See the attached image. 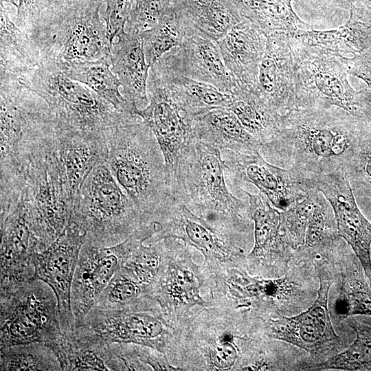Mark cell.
I'll return each instance as SVG.
<instances>
[{"label":"cell","instance_id":"cell-12","mask_svg":"<svg viewBox=\"0 0 371 371\" xmlns=\"http://www.w3.org/2000/svg\"><path fill=\"white\" fill-rule=\"evenodd\" d=\"M319 286L314 302L301 313L271 319L269 336L299 347L312 355H326L341 342L328 309V293L333 281L322 267L316 266Z\"/></svg>","mask_w":371,"mask_h":371},{"label":"cell","instance_id":"cell-2","mask_svg":"<svg viewBox=\"0 0 371 371\" xmlns=\"http://www.w3.org/2000/svg\"><path fill=\"white\" fill-rule=\"evenodd\" d=\"M137 115L106 134V164L150 223L160 222L175 201L164 157L153 133Z\"/></svg>","mask_w":371,"mask_h":371},{"label":"cell","instance_id":"cell-38","mask_svg":"<svg viewBox=\"0 0 371 371\" xmlns=\"http://www.w3.org/2000/svg\"><path fill=\"white\" fill-rule=\"evenodd\" d=\"M0 370H62L54 350L45 343L30 342L1 348Z\"/></svg>","mask_w":371,"mask_h":371},{"label":"cell","instance_id":"cell-42","mask_svg":"<svg viewBox=\"0 0 371 371\" xmlns=\"http://www.w3.org/2000/svg\"><path fill=\"white\" fill-rule=\"evenodd\" d=\"M337 236L333 209L319 191L308 220L304 245L302 248L314 247Z\"/></svg>","mask_w":371,"mask_h":371},{"label":"cell","instance_id":"cell-11","mask_svg":"<svg viewBox=\"0 0 371 371\" xmlns=\"http://www.w3.org/2000/svg\"><path fill=\"white\" fill-rule=\"evenodd\" d=\"M147 94L148 104L136 109L135 114L150 128L159 144L172 192L179 164L194 139V117L171 91L155 65L149 70Z\"/></svg>","mask_w":371,"mask_h":371},{"label":"cell","instance_id":"cell-44","mask_svg":"<svg viewBox=\"0 0 371 371\" xmlns=\"http://www.w3.org/2000/svg\"><path fill=\"white\" fill-rule=\"evenodd\" d=\"M175 5L176 0H135L127 29L140 33L148 30Z\"/></svg>","mask_w":371,"mask_h":371},{"label":"cell","instance_id":"cell-50","mask_svg":"<svg viewBox=\"0 0 371 371\" xmlns=\"http://www.w3.org/2000/svg\"><path fill=\"white\" fill-rule=\"evenodd\" d=\"M355 0H317L318 3L328 8H344L350 5Z\"/></svg>","mask_w":371,"mask_h":371},{"label":"cell","instance_id":"cell-5","mask_svg":"<svg viewBox=\"0 0 371 371\" xmlns=\"http://www.w3.org/2000/svg\"><path fill=\"white\" fill-rule=\"evenodd\" d=\"M225 170L221 151L194 137L179 164L172 195L206 221L240 229L251 217L249 205L229 191Z\"/></svg>","mask_w":371,"mask_h":371},{"label":"cell","instance_id":"cell-25","mask_svg":"<svg viewBox=\"0 0 371 371\" xmlns=\"http://www.w3.org/2000/svg\"><path fill=\"white\" fill-rule=\"evenodd\" d=\"M57 152L74 199L93 168L106 162V137L60 128L56 130Z\"/></svg>","mask_w":371,"mask_h":371},{"label":"cell","instance_id":"cell-7","mask_svg":"<svg viewBox=\"0 0 371 371\" xmlns=\"http://www.w3.org/2000/svg\"><path fill=\"white\" fill-rule=\"evenodd\" d=\"M56 130L34 151L21 172L20 197L41 251L63 232L69 222L74 205L57 152Z\"/></svg>","mask_w":371,"mask_h":371},{"label":"cell","instance_id":"cell-18","mask_svg":"<svg viewBox=\"0 0 371 371\" xmlns=\"http://www.w3.org/2000/svg\"><path fill=\"white\" fill-rule=\"evenodd\" d=\"M162 58L170 66L194 80L231 93L235 80L225 65L216 41L194 25L175 47Z\"/></svg>","mask_w":371,"mask_h":371},{"label":"cell","instance_id":"cell-20","mask_svg":"<svg viewBox=\"0 0 371 371\" xmlns=\"http://www.w3.org/2000/svg\"><path fill=\"white\" fill-rule=\"evenodd\" d=\"M290 36L285 32L266 36L259 65L258 87L268 104L283 116L295 109L294 72Z\"/></svg>","mask_w":371,"mask_h":371},{"label":"cell","instance_id":"cell-30","mask_svg":"<svg viewBox=\"0 0 371 371\" xmlns=\"http://www.w3.org/2000/svg\"><path fill=\"white\" fill-rule=\"evenodd\" d=\"M1 0V80H16L42 63L38 49L28 34L9 18Z\"/></svg>","mask_w":371,"mask_h":371},{"label":"cell","instance_id":"cell-28","mask_svg":"<svg viewBox=\"0 0 371 371\" xmlns=\"http://www.w3.org/2000/svg\"><path fill=\"white\" fill-rule=\"evenodd\" d=\"M227 109L238 118L247 131L261 145L278 134L282 116L267 102L258 85H243L236 82Z\"/></svg>","mask_w":371,"mask_h":371},{"label":"cell","instance_id":"cell-35","mask_svg":"<svg viewBox=\"0 0 371 371\" xmlns=\"http://www.w3.org/2000/svg\"><path fill=\"white\" fill-rule=\"evenodd\" d=\"M193 26L182 10L175 5L160 19L155 26L141 32L146 59L150 67L165 54L180 47Z\"/></svg>","mask_w":371,"mask_h":371},{"label":"cell","instance_id":"cell-6","mask_svg":"<svg viewBox=\"0 0 371 371\" xmlns=\"http://www.w3.org/2000/svg\"><path fill=\"white\" fill-rule=\"evenodd\" d=\"M17 81L46 102L62 129L106 135L134 115L117 111L87 86L67 77L53 61L42 62Z\"/></svg>","mask_w":371,"mask_h":371},{"label":"cell","instance_id":"cell-19","mask_svg":"<svg viewBox=\"0 0 371 371\" xmlns=\"http://www.w3.org/2000/svg\"><path fill=\"white\" fill-rule=\"evenodd\" d=\"M107 344L126 343L159 348L164 333L161 322L139 308L106 310L93 307L76 324Z\"/></svg>","mask_w":371,"mask_h":371},{"label":"cell","instance_id":"cell-4","mask_svg":"<svg viewBox=\"0 0 371 371\" xmlns=\"http://www.w3.org/2000/svg\"><path fill=\"white\" fill-rule=\"evenodd\" d=\"M103 0L54 1L25 32L42 62L96 60L109 57L112 45L101 21Z\"/></svg>","mask_w":371,"mask_h":371},{"label":"cell","instance_id":"cell-31","mask_svg":"<svg viewBox=\"0 0 371 371\" xmlns=\"http://www.w3.org/2000/svg\"><path fill=\"white\" fill-rule=\"evenodd\" d=\"M154 65L171 91L193 117L215 109H227L231 98L229 93L184 75L162 57Z\"/></svg>","mask_w":371,"mask_h":371},{"label":"cell","instance_id":"cell-14","mask_svg":"<svg viewBox=\"0 0 371 371\" xmlns=\"http://www.w3.org/2000/svg\"><path fill=\"white\" fill-rule=\"evenodd\" d=\"M86 234L71 221L58 238L47 249L32 256L34 280H40L54 291L63 332L73 330L76 321L71 303V291L80 249Z\"/></svg>","mask_w":371,"mask_h":371},{"label":"cell","instance_id":"cell-43","mask_svg":"<svg viewBox=\"0 0 371 371\" xmlns=\"http://www.w3.org/2000/svg\"><path fill=\"white\" fill-rule=\"evenodd\" d=\"M245 289L249 296L261 297L274 302H286L299 291L295 280L288 276L272 280L245 278Z\"/></svg>","mask_w":371,"mask_h":371},{"label":"cell","instance_id":"cell-32","mask_svg":"<svg viewBox=\"0 0 371 371\" xmlns=\"http://www.w3.org/2000/svg\"><path fill=\"white\" fill-rule=\"evenodd\" d=\"M240 14L266 36L274 32H285L291 38L302 30H313L301 20L292 8V0H230Z\"/></svg>","mask_w":371,"mask_h":371},{"label":"cell","instance_id":"cell-9","mask_svg":"<svg viewBox=\"0 0 371 371\" xmlns=\"http://www.w3.org/2000/svg\"><path fill=\"white\" fill-rule=\"evenodd\" d=\"M21 88L1 82V183L21 177L30 157L56 127L46 102Z\"/></svg>","mask_w":371,"mask_h":371},{"label":"cell","instance_id":"cell-52","mask_svg":"<svg viewBox=\"0 0 371 371\" xmlns=\"http://www.w3.org/2000/svg\"><path fill=\"white\" fill-rule=\"evenodd\" d=\"M371 1V0H370Z\"/></svg>","mask_w":371,"mask_h":371},{"label":"cell","instance_id":"cell-21","mask_svg":"<svg viewBox=\"0 0 371 371\" xmlns=\"http://www.w3.org/2000/svg\"><path fill=\"white\" fill-rule=\"evenodd\" d=\"M345 25L331 30H302L293 38L304 46L345 60L371 49V8L352 3Z\"/></svg>","mask_w":371,"mask_h":371},{"label":"cell","instance_id":"cell-45","mask_svg":"<svg viewBox=\"0 0 371 371\" xmlns=\"http://www.w3.org/2000/svg\"><path fill=\"white\" fill-rule=\"evenodd\" d=\"M106 3V10L101 17L104 21L106 35L113 45V41L124 32L132 12L135 0H103Z\"/></svg>","mask_w":371,"mask_h":371},{"label":"cell","instance_id":"cell-36","mask_svg":"<svg viewBox=\"0 0 371 371\" xmlns=\"http://www.w3.org/2000/svg\"><path fill=\"white\" fill-rule=\"evenodd\" d=\"M343 266L341 286L334 308L336 316L345 319L354 315L371 316V288L362 272V266L350 259Z\"/></svg>","mask_w":371,"mask_h":371},{"label":"cell","instance_id":"cell-8","mask_svg":"<svg viewBox=\"0 0 371 371\" xmlns=\"http://www.w3.org/2000/svg\"><path fill=\"white\" fill-rule=\"evenodd\" d=\"M292 49L295 109H342L363 120H371V93L356 91L349 83L341 60L290 38Z\"/></svg>","mask_w":371,"mask_h":371},{"label":"cell","instance_id":"cell-23","mask_svg":"<svg viewBox=\"0 0 371 371\" xmlns=\"http://www.w3.org/2000/svg\"><path fill=\"white\" fill-rule=\"evenodd\" d=\"M161 230L154 240L177 238L195 247L206 257L225 260L240 250L222 239L216 229L203 218L192 212L183 203L175 199L160 221Z\"/></svg>","mask_w":371,"mask_h":371},{"label":"cell","instance_id":"cell-13","mask_svg":"<svg viewBox=\"0 0 371 371\" xmlns=\"http://www.w3.org/2000/svg\"><path fill=\"white\" fill-rule=\"evenodd\" d=\"M144 239L133 236L117 245L102 247L85 242L73 279L71 303L76 324L94 307L116 271Z\"/></svg>","mask_w":371,"mask_h":371},{"label":"cell","instance_id":"cell-1","mask_svg":"<svg viewBox=\"0 0 371 371\" xmlns=\"http://www.w3.org/2000/svg\"><path fill=\"white\" fill-rule=\"evenodd\" d=\"M363 121L335 106L294 109L282 116L278 134L260 153L269 163L308 179L344 171Z\"/></svg>","mask_w":371,"mask_h":371},{"label":"cell","instance_id":"cell-49","mask_svg":"<svg viewBox=\"0 0 371 371\" xmlns=\"http://www.w3.org/2000/svg\"><path fill=\"white\" fill-rule=\"evenodd\" d=\"M192 274L188 271L177 273L170 287V293L172 297L181 300L187 299L188 293L186 291L192 284Z\"/></svg>","mask_w":371,"mask_h":371},{"label":"cell","instance_id":"cell-40","mask_svg":"<svg viewBox=\"0 0 371 371\" xmlns=\"http://www.w3.org/2000/svg\"><path fill=\"white\" fill-rule=\"evenodd\" d=\"M148 291V289L120 267L102 292L94 307L106 310L137 308L142 297Z\"/></svg>","mask_w":371,"mask_h":371},{"label":"cell","instance_id":"cell-41","mask_svg":"<svg viewBox=\"0 0 371 371\" xmlns=\"http://www.w3.org/2000/svg\"><path fill=\"white\" fill-rule=\"evenodd\" d=\"M319 192L315 187L313 188L281 212L280 232L284 243L291 250H297L304 245L308 220Z\"/></svg>","mask_w":371,"mask_h":371},{"label":"cell","instance_id":"cell-26","mask_svg":"<svg viewBox=\"0 0 371 371\" xmlns=\"http://www.w3.org/2000/svg\"><path fill=\"white\" fill-rule=\"evenodd\" d=\"M192 129L195 138L221 152L260 150L261 146L227 109H215L195 115Z\"/></svg>","mask_w":371,"mask_h":371},{"label":"cell","instance_id":"cell-22","mask_svg":"<svg viewBox=\"0 0 371 371\" xmlns=\"http://www.w3.org/2000/svg\"><path fill=\"white\" fill-rule=\"evenodd\" d=\"M216 42L235 82L243 85H258L259 65L267 43L260 30L244 18Z\"/></svg>","mask_w":371,"mask_h":371},{"label":"cell","instance_id":"cell-47","mask_svg":"<svg viewBox=\"0 0 371 371\" xmlns=\"http://www.w3.org/2000/svg\"><path fill=\"white\" fill-rule=\"evenodd\" d=\"M343 61L347 65L348 74L364 81L371 89V49Z\"/></svg>","mask_w":371,"mask_h":371},{"label":"cell","instance_id":"cell-16","mask_svg":"<svg viewBox=\"0 0 371 371\" xmlns=\"http://www.w3.org/2000/svg\"><path fill=\"white\" fill-rule=\"evenodd\" d=\"M310 180L330 204L338 236L352 248L371 286V223L360 211L346 173L338 170Z\"/></svg>","mask_w":371,"mask_h":371},{"label":"cell","instance_id":"cell-48","mask_svg":"<svg viewBox=\"0 0 371 371\" xmlns=\"http://www.w3.org/2000/svg\"><path fill=\"white\" fill-rule=\"evenodd\" d=\"M236 359L237 351L232 341H220L211 351L212 364L219 370L232 368Z\"/></svg>","mask_w":371,"mask_h":371},{"label":"cell","instance_id":"cell-37","mask_svg":"<svg viewBox=\"0 0 371 371\" xmlns=\"http://www.w3.org/2000/svg\"><path fill=\"white\" fill-rule=\"evenodd\" d=\"M355 333L353 343L341 352L313 364H304V370H371V326L356 319L348 321Z\"/></svg>","mask_w":371,"mask_h":371},{"label":"cell","instance_id":"cell-29","mask_svg":"<svg viewBox=\"0 0 371 371\" xmlns=\"http://www.w3.org/2000/svg\"><path fill=\"white\" fill-rule=\"evenodd\" d=\"M54 63L67 77L87 86L119 112L135 115L137 108L132 106L120 91L122 85L110 67L109 57Z\"/></svg>","mask_w":371,"mask_h":371},{"label":"cell","instance_id":"cell-10","mask_svg":"<svg viewBox=\"0 0 371 371\" xmlns=\"http://www.w3.org/2000/svg\"><path fill=\"white\" fill-rule=\"evenodd\" d=\"M0 348L42 342L49 346L63 333L56 295L40 280H32L0 297Z\"/></svg>","mask_w":371,"mask_h":371},{"label":"cell","instance_id":"cell-53","mask_svg":"<svg viewBox=\"0 0 371 371\" xmlns=\"http://www.w3.org/2000/svg\"></svg>","mask_w":371,"mask_h":371},{"label":"cell","instance_id":"cell-51","mask_svg":"<svg viewBox=\"0 0 371 371\" xmlns=\"http://www.w3.org/2000/svg\"><path fill=\"white\" fill-rule=\"evenodd\" d=\"M54 1H60V0H54Z\"/></svg>","mask_w":371,"mask_h":371},{"label":"cell","instance_id":"cell-34","mask_svg":"<svg viewBox=\"0 0 371 371\" xmlns=\"http://www.w3.org/2000/svg\"><path fill=\"white\" fill-rule=\"evenodd\" d=\"M193 25L214 41L244 19L230 0H176Z\"/></svg>","mask_w":371,"mask_h":371},{"label":"cell","instance_id":"cell-39","mask_svg":"<svg viewBox=\"0 0 371 371\" xmlns=\"http://www.w3.org/2000/svg\"><path fill=\"white\" fill-rule=\"evenodd\" d=\"M344 172L355 195L371 201V120H363L358 142Z\"/></svg>","mask_w":371,"mask_h":371},{"label":"cell","instance_id":"cell-15","mask_svg":"<svg viewBox=\"0 0 371 371\" xmlns=\"http://www.w3.org/2000/svg\"><path fill=\"white\" fill-rule=\"evenodd\" d=\"M221 153L225 170L238 181L256 186L278 210H286L314 188L307 178L293 169L269 163L260 150H223Z\"/></svg>","mask_w":371,"mask_h":371},{"label":"cell","instance_id":"cell-33","mask_svg":"<svg viewBox=\"0 0 371 371\" xmlns=\"http://www.w3.org/2000/svg\"><path fill=\"white\" fill-rule=\"evenodd\" d=\"M249 199V210L254 223V246L249 256H286L291 250L280 232L281 212L261 192L254 194L242 190Z\"/></svg>","mask_w":371,"mask_h":371},{"label":"cell","instance_id":"cell-3","mask_svg":"<svg viewBox=\"0 0 371 371\" xmlns=\"http://www.w3.org/2000/svg\"><path fill=\"white\" fill-rule=\"evenodd\" d=\"M85 242L109 247L133 236L150 239L159 229L124 193L106 162L95 166L75 196L70 220Z\"/></svg>","mask_w":371,"mask_h":371},{"label":"cell","instance_id":"cell-46","mask_svg":"<svg viewBox=\"0 0 371 371\" xmlns=\"http://www.w3.org/2000/svg\"><path fill=\"white\" fill-rule=\"evenodd\" d=\"M10 2L17 9V26L30 30L36 22L41 13L51 4L49 0H3Z\"/></svg>","mask_w":371,"mask_h":371},{"label":"cell","instance_id":"cell-24","mask_svg":"<svg viewBox=\"0 0 371 371\" xmlns=\"http://www.w3.org/2000/svg\"><path fill=\"white\" fill-rule=\"evenodd\" d=\"M109 60L124 97L134 107L144 109L149 103L147 83L150 67L146 59L141 33L128 29L120 34L113 43Z\"/></svg>","mask_w":371,"mask_h":371},{"label":"cell","instance_id":"cell-17","mask_svg":"<svg viewBox=\"0 0 371 371\" xmlns=\"http://www.w3.org/2000/svg\"><path fill=\"white\" fill-rule=\"evenodd\" d=\"M0 297H3L34 280L32 256L36 251H41V249L27 222L21 197L14 205L0 216Z\"/></svg>","mask_w":371,"mask_h":371},{"label":"cell","instance_id":"cell-27","mask_svg":"<svg viewBox=\"0 0 371 371\" xmlns=\"http://www.w3.org/2000/svg\"><path fill=\"white\" fill-rule=\"evenodd\" d=\"M49 347L58 358L62 370H109L110 344L80 325L63 332Z\"/></svg>","mask_w":371,"mask_h":371}]
</instances>
